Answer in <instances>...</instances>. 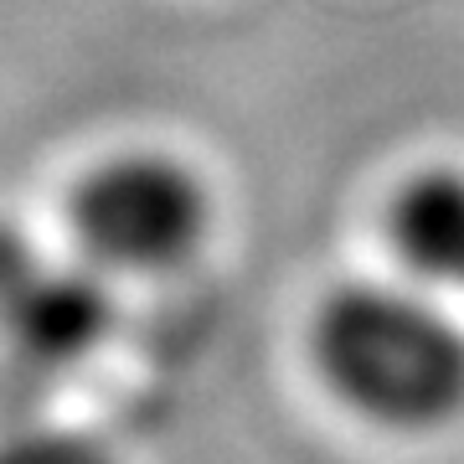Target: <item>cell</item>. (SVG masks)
I'll return each instance as SVG.
<instances>
[{
	"label": "cell",
	"mask_w": 464,
	"mask_h": 464,
	"mask_svg": "<svg viewBox=\"0 0 464 464\" xmlns=\"http://www.w3.org/2000/svg\"><path fill=\"white\" fill-rule=\"evenodd\" d=\"M304 351L320 387L372 429L423 439L464 418V320L413 279L331 289Z\"/></svg>",
	"instance_id": "6da1fadb"
},
{
	"label": "cell",
	"mask_w": 464,
	"mask_h": 464,
	"mask_svg": "<svg viewBox=\"0 0 464 464\" xmlns=\"http://www.w3.org/2000/svg\"><path fill=\"white\" fill-rule=\"evenodd\" d=\"M0 464H130L109 439L83 429H32L0 439Z\"/></svg>",
	"instance_id": "5b68a950"
},
{
	"label": "cell",
	"mask_w": 464,
	"mask_h": 464,
	"mask_svg": "<svg viewBox=\"0 0 464 464\" xmlns=\"http://www.w3.org/2000/svg\"><path fill=\"white\" fill-rule=\"evenodd\" d=\"M72 253L109 279H170L217 232L212 176L166 145H124L88 160L63 197Z\"/></svg>",
	"instance_id": "7a4b0ae2"
},
{
	"label": "cell",
	"mask_w": 464,
	"mask_h": 464,
	"mask_svg": "<svg viewBox=\"0 0 464 464\" xmlns=\"http://www.w3.org/2000/svg\"><path fill=\"white\" fill-rule=\"evenodd\" d=\"M382 237L413 284L464 295V166L433 160L402 176L382 207Z\"/></svg>",
	"instance_id": "277c9868"
},
{
	"label": "cell",
	"mask_w": 464,
	"mask_h": 464,
	"mask_svg": "<svg viewBox=\"0 0 464 464\" xmlns=\"http://www.w3.org/2000/svg\"><path fill=\"white\" fill-rule=\"evenodd\" d=\"M109 284L78 253L57 264L26 232L0 222V341L11 356L42 372L88 362L114 331Z\"/></svg>",
	"instance_id": "3957f363"
}]
</instances>
